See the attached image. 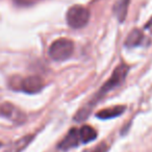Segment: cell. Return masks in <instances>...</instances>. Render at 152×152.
Returning <instances> with one entry per match:
<instances>
[{
	"label": "cell",
	"mask_w": 152,
	"mask_h": 152,
	"mask_svg": "<svg viewBox=\"0 0 152 152\" xmlns=\"http://www.w3.org/2000/svg\"><path fill=\"white\" fill-rule=\"evenodd\" d=\"M79 141H80V137H79V130H77L76 128H72L69 132L67 133L65 137H64L63 141L59 143L58 148L61 150H69L72 148L76 147L78 145Z\"/></svg>",
	"instance_id": "cell-5"
},
{
	"label": "cell",
	"mask_w": 152,
	"mask_h": 152,
	"mask_svg": "<svg viewBox=\"0 0 152 152\" xmlns=\"http://www.w3.org/2000/svg\"><path fill=\"white\" fill-rule=\"evenodd\" d=\"M142 40H143V34L141 30L133 29L127 37L126 41H125V45L129 48H133V47L139 46L142 43Z\"/></svg>",
	"instance_id": "cell-9"
},
{
	"label": "cell",
	"mask_w": 152,
	"mask_h": 152,
	"mask_svg": "<svg viewBox=\"0 0 152 152\" xmlns=\"http://www.w3.org/2000/svg\"><path fill=\"white\" fill-rule=\"evenodd\" d=\"M0 112H1V114H2L3 116H7V117H9V118H13V114H14V112H16V108L14 107L12 104L4 103L0 107Z\"/></svg>",
	"instance_id": "cell-11"
},
{
	"label": "cell",
	"mask_w": 152,
	"mask_h": 152,
	"mask_svg": "<svg viewBox=\"0 0 152 152\" xmlns=\"http://www.w3.org/2000/svg\"><path fill=\"white\" fill-rule=\"evenodd\" d=\"M124 110H125V106H122V105L113 106V107L105 108V110L97 113L96 116L99 119L105 120V119H112V118H115V117L120 116V115H122L123 113H124Z\"/></svg>",
	"instance_id": "cell-7"
},
{
	"label": "cell",
	"mask_w": 152,
	"mask_h": 152,
	"mask_svg": "<svg viewBox=\"0 0 152 152\" xmlns=\"http://www.w3.org/2000/svg\"><path fill=\"white\" fill-rule=\"evenodd\" d=\"M74 51V44L69 39L61 38L54 41L49 47V55L53 61H64L68 59Z\"/></svg>",
	"instance_id": "cell-2"
},
{
	"label": "cell",
	"mask_w": 152,
	"mask_h": 152,
	"mask_svg": "<svg viewBox=\"0 0 152 152\" xmlns=\"http://www.w3.org/2000/svg\"><path fill=\"white\" fill-rule=\"evenodd\" d=\"M107 151V146L105 144H101V145H98L97 147H95L93 150H91L90 152H106Z\"/></svg>",
	"instance_id": "cell-12"
},
{
	"label": "cell",
	"mask_w": 152,
	"mask_h": 152,
	"mask_svg": "<svg viewBox=\"0 0 152 152\" xmlns=\"http://www.w3.org/2000/svg\"><path fill=\"white\" fill-rule=\"evenodd\" d=\"M79 137H80V141L83 143H89L97 137V132L93 127L89 126V125H85L79 129Z\"/></svg>",
	"instance_id": "cell-8"
},
{
	"label": "cell",
	"mask_w": 152,
	"mask_h": 152,
	"mask_svg": "<svg viewBox=\"0 0 152 152\" xmlns=\"http://www.w3.org/2000/svg\"><path fill=\"white\" fill-rule=\"evenodd\" d=\"M127 73H128V66L125 65V64H121V65H119L118 67L115 69V71L113 72L110 78L108 79V80L103 85V87L99 90L98 94L96 95V97L92 100L91 103H90L88 106H85L83 108H81V110L78 112V114L75 116V118L74 119H75L76 121H78V122H81V121L86 120L87 117L90 115V113H91L92 107L97 103L98 100H99L100 98L103 97L105 94H107L110 91L114 90L115 88L119 87V86H120L121 83L125 80Z\"/></svg>",
	"instance_id": "cell-1"
},
{
	"label": "cell",
	"mask_w": 152,
	"mask_h": 152,
	"mask_svg": "<svg viewBox=\"0 0 152 152\" xmlns=\"http://www.w3.org/2000/svg\"><path fill=\"white\" fill-rule=\"evenodd\" d=\"M128 7H129V0H118L115 3L114 7H113V12H114L116 18L120 22H123L125 20V18H126Z\"/></svg>",
	"instance_id": "cell-6"
},
{
	"label": "cell",
	"mask_w": 152,
	"mask_h": 152,
	"mask_svg": "<svg viewBox=\"0 0 152 152\" xmlns=\"http://www.w3.org/2000/svg\"><path fill=\"white\" fill-rule=\"evenodd\" d=\"M20 89L27 94H34L43 89V80L39 76H28L20 83Z\"/></svg>",
	"instance_id": "cell-4"
},
{
	"label": "cell",
	"mask_w": 152,
	"mask_h": 152,
	"mask_svg": "<svg viewBox=\"0 0 152 152\" xmlns=\"http://www.w3.org/2000/svg\"><path fill=\"white\" fill-rule=\"evenodd\" d=\"M31 139H32V135H26V137L20 139L19 141L16 142L15 146H14V147H15V150H14V151L20 152L23 148H25L26 146L29 144V142L31 141Z\"/></svg>",
	"instance_id": "cell-10"
},
{
	"label": "cell",
	"mask_w": 152,
	"mask_h": 152,
	"mask_svg": "<svg viewBox=\"0 0 152 152\" xmlns=\"http://www.w3.org/2000/svg\"><path fill=\"white\" fill-rule=\"evenodd\" d=\"M67 23L72 28H83L90 20V12L83 5H73L67 12Z\"/></svg>",
	"instance_id": "cell-3"
}]
</instances>
